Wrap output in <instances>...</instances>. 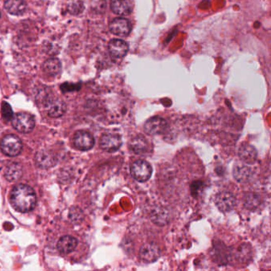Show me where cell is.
<instances>
[{"label":"cell","mask_w":271,"mask_h":271,"mask_svg":"<svg viewBox=\"0 0 271 271\" xmlns=\"http://www.w3.org/2000/svg\"><path fill=\"white\" fill-rule=\"evenodd\" d=\"M11 200L16 210L21 213H28L34 209L37 197L30 186L19 184L15 186L11 191Z\"/></svg>","instance_id":"obj_1"},{"label":"cell","mask_w":271,"mask_h":271,"mask_svg":"<svg viewBox=\"0 0 271 271\" xmlns=\"http://www.w3.org/2000/svg\"><path fill=\"white\" fill-rule=\"evenodd\" d=\"M23 143L18 136L7 135L1 141V150L5 155L15 157L21 153Z\"/></svg>","instance_id":"obj_2"},{"label":"cell","mask_w":271,"mask_h":271,"mask_svg":"<svg viewBox=\"0 0 271 271\" xmlns=\"http://www.w3.org/2000/svg\"><path fill=\"white\" fill-rule=\"evenodd\" d=\"M131 173L134 178L139 182L148 181L152 174V167L148 162L145 160H137L132 163Z\"/></svg>","instance_id":"obj_3"},{"label":"cell","mask_w":271,"mask_h":271,"mask_svg":"<svg viewBox=\"0 0 271 271\" xmlns=\"http://www.w3.org/2000/svg\"><path fill=\"white\" fill-rule=\"evenodd\" d=\"M11 119L14 128L21 133H29L35 125L33 117L29 113H17Z\"/></svg>","instance_id":"obj_4"},{"label":"cell","mask_w":271,"mask_h":271,"mask_svg":"<svg viewBox=\"0 0 271 271\" xmlns=\"http://www.w3.org/2000/svg\"><path fill=\"white\" fill-rule=\"evenodd\" d=\"M168 128V123L162 117L155 116L150 118L145 123L144 130L150 136H158L165 132Z\"/></svg>","instance_id":"obj_5"},{"label":"cell","mask_w":271,"mask_h":271,"mask_svg":"<svg viewBox=\"0 0 271 271\" xmlns=\"http://www.w3.org/2000/svg\"><path fill=\"white\" fill-rule=\"evenodd\" d=\"M121 145V137L118 134H105L100 138V147L107 152H115L120 148Z\"/></svg>","instance_id":"obj_6"},{"label":"cell","mask_w":271,"mask_h":271,"mask_svg":"<svg viewBox=\"0 0 271 271\" xmlns=\"http://www.w3.org/2000/svg\"><path fill=\"white\" fill-rule=\"evenodd\" d=\"M161 256V250L157 244L153 243L144 244L140 248L139 257L144 263H151L159 259Z\"/></svg>","instance_id":"obj_7"},{"label":"cell","mask_w":271,"mask_h":271,"mask_svg":"<svg viewBox=\"0 0 271 271\" xmlns=\"http://www.w3.org/2000/svg\"><path fill=\"white\" fill-rule=\"evenodd\" d=\"M215 203L219 210L226 213L232 211L236 207V199L233 194L224 191L217 194L215 197Z\"/></svg>","instance_id":"obj_8"},{"label":"cell","mask_w":271,"mask_h":271,"mask_svg":"<svg viewBox=\"0 0 271 271\" xmlns=\"http://www.w3.org/2000/svg\"><path fill=\"white\" fill-rule=\"evenodd\" d=\"M110 31L119 37H127L132 30V24L128 19L117 18L112 20L109 25Z\"/></svg>","instance_id":"obj_9"},{"label":"cell","mask_w":271,"mask_h":271,"mask_svg":"<svg viewBox=\"0 0 271 271\" xmlns=\"http://www.w3.org/2000/svg\"><path fill=\"white\" fill-rule=\"evenodd\" d=\"M73 142L76 147L81 150H88L94 146L95 139L91 134L79 131L74 135Z\"/></svg>","instance_id":"obj_10"},{"label":"cell","mask_w":271,"mask_h":271,"mask_svg":"<svg viewBox=\"0 0 271 271\" xmlns=\"http://www.w3.org/2000/svg\"><path fill=\"white\" fill-rule=\"evenodd\" d=\"M108 50L110 54L115 58H122L128 52V44L125 41L120 39L111 40L109 42Z\"/></svg>","instance_id":"obj_11"},{"label":"cell","mask_w":271,"mask_h":271,"mask_svg":"<svg viewBox=\"0 0 271 271\" xmlns=\"http://www.w3.org/2000/svg\"><path fill=\"white\" fill-rule=\"evenodd\" d=\"M240 159L246 164H254L258 159V152L256 149L249 144H243L239 150Z\"/></svg>","instance_id":"obj_12"},{"label":"cell","mask_w":271,"mask_h":271,"mask_svg":"<svg viewBox=\"0 0 271 271\" xmlns=\"http://www.w3.org/2000/svg\"><path fill=\"white\" fill-rule=\"evenodd\" d=\"M150 219L157 225L165 226L169 223V211L165 207H155L150 213Z\"/></svg>","instance_id":"obj_13"},{"label":"cell","mask_w":271,"mask_h":271,"mask_svg":"<svg viewBox=\"0 0 271 271\" xmlns=\"http://www.w3.org/2000/svg\"><path fill=\"white\" fill-rule=\"evenodd\" d=\"M111 9L112 12L119 16H125L132 11L131 0H111Z\"/></svg>","instance_id":"obj_14"},{"label":"cell","mask_w":271,"mask_h":271,"mask_svg":"<svg viewBox=\"0 0 271 271\" xmlns=\"http://www.w3.org/2000/svg\"><path fill=\"white\" fill-rule=\"evenodd\" d=\"M129 147L136 155H144L150 148L149 142L145 137L138 136L132 138L130 142Z\"/></svg>","instance_id":"obj_15"},{"label":"cell","mask_w":271,"mask_h":271,"mask_svg":"<svg viewBox=\"0 0 271 271\" xmlns=\"http://www.w3.org/2000/svg\"><path fill=\"white\" fill-rule=\"evenodd\" d=\"M233 177L240 183H246L251 179L252 171L244 164H236L233 169Z\"/></svg>","instance_id":"obj_16"},{"label":"cell","mask_w":271,"mask_h":271,"mask_svg":"<svg viewBox=\"0 0 271 271\" xmlns=\"http://www.w3.org/2000/svg\"><path fill=\"white\" fill-rule=\"evenodd\" d=\"M235 259L240 263H248L252 258V248L250 244H242L236 249L235 255Z\"/></svg>","instance_id":"obj_17"},{"label":"cell","mask_w":271,"mask_h":271,"mask_svg":"<svg viewBox=\"0 0 271 271\" xmlns=\"http://www.w3.org/2000/svg\"><path fill=\"white\" fill-rule=\"evenodd\" d=\"M78 246V240L73 236H65L61 237L57 243V248L62 254H69L75 250Z\"/></svg>","instance_id":"obj_18"},{"label":"cell","mask_w":271,"mask_h":271,"mask_svg":"<svg viewBox=\"0 0 271 271\" xmlns=\"http://www.w3.org/2000/svg\"><path fill=\"white\" fill-rule=\"evenodd\" d=\"M47 111H48V114L50 116L54 117V118H56V117H60L61 115H64V113L65 112L66 110V106L65 104L62 102L61 100H50L47 103Z\"/></svg>","instance_id":"obj_19"},{"label":"cell","mask_w":271,"mask_h":271,"mask_svg":"<svg viewBox=\"0 0 271 271\" xmlns=\"http://www.w3.org/2000/svg\"><path fill=\"white\" fill-rule=\"evenodd\" d=\"M37 164L42 168H50L56 164V158L49 151H41L36 155Z\"/></svg>","instance_id":"obj_20"},{"label":"cell","mask_w":271,"mask_h":271,"mask_svg":"<svg viewBox=\"0 0 271 271\" xmlns=\"http://www.w3.org/2000/svg\"><path fill=\"white\" fill-rule=\"evenodd\" d=\"M4 6L6 11L14 15H22L27 8L24 0H6Z\"/></svg>","instance_id":"obj_21"},{"label":"cell","mask_w":271,"mask_h":271,"mask_svg":"<svg viewBox=\"0 0 271 271\" xmlns=\"http://www.w3.org/2000/svg\"><path fill=\"white\" fill-rule=\"evenodd\" d=\"M23 175V169L19 163H13L7 165L5 170V177L9 182H16Z\"/></svg>","instance_id":"obj_22"},{"label":"cell","mask_w":271,"mask_h":271,"mask_svg":"<svg viewBox=\"0 0 271 271\" xmlns=\"http://www.w3.org/2000/svg\"><path fill=\"white\" fill-rule=\"evenodd\" d=\"M212 256L219 264H226L229 259V252L227 251L225 246L216 245L215 246H213Z\"/></svg>","instance_id":"obj_23"},{"label":"cell","mask_w":271,"mask_h":271,"mask_svg":"<svg viewBox=\"0 0 271 271\" xmlns=\"http://www.w3.org/2000/svg\"><path fill=\"white\" fill-rule=\"evenodd\" d=\"M43 70L49 75H57L61 70V64L56 58L49 59L43 65Z\"/></svg>","instance_id":"obj_24"},{"label":"cell","mask_w":271,"mask_h":271,"mask_svg":"<svg viewBox=\"0 0 271 271\" xmlns=\"http://www.w3.org/2000/svg\"><path fill=\"white\" fill-rule=\"evenodd\" d=\"M261 204L260 197L259 195L254 192L246 194L244 200V207L248 210H256Z\"/></svg>","instance_id":"obj_25"},{"label":"cell","mask_w":271,"mask_h":271,"mask_svg":"<svg viewBox=\"0 0 271 271\" xmlns=\"http://www.w3.org/2000/svg\"><path fill=\"white\" fill-rule=\"evenodd\" d=\"M1 111H2V118L6 119V120H10V119H12L13 116H14L12 108H11V107L10 106L8 103H2Z\"/></svg>","instance_id":"obj_26"},{"label":"cell","mask_w":271,"mask_h":271,"mask_svg":"<svg viewBox=\"0 0 271 271\" xmlns=\"http://www.w3.org/2000/svg\"><path fill=\"white\" fill-rule=\"evenodd\" d=\"M0 17H1V12H0Z\"/></svg>","instance_id":"obj_27"}]
</instances>
